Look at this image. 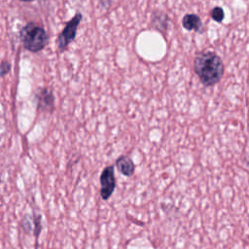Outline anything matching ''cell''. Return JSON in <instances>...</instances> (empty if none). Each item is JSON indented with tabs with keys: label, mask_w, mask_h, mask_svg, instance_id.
Listing matches in <instances>:
<instances>
[{
	"label": "cell",
	"mask_w": 249,
	"mask_h": 249,
	"mask_svg": "<svg viewBox=\"0 0 249 249\" xmlns=\"http://www.w3.org/2000/svg\"><path fill=\"white\" fill-rule=\"evenodd\" d=\"M194 69L200 82L209 87L217 84L224 74V63L214 53H201L195 58Z\"/></svg>",
	"instance_id": "obj_1"
},
{
	"label": "cell",
	"mask_w": 249,
	"mask_h": 249,
	"mask_svg": "<svg viewBox=\"0 0 249 249\" xmlns=\"http://www.w3.org/2000/svg\"><path fill=\"white\" fill-rule=\"evenodd\" d=\"M20 39L24 48L33 53L41 51L48 43V36L45 29L34 22H29L22 27L20 30Z\"/></svg>",
	"instance_id": "obj_2"
},
{
	"label": "cell",
	"mask_w": 249,
	"mask_h": 249,
	"mask_svg": "<svg viewBox=\"0 0 249 249\" xmlns=\"http://www.w3.org/2000/svg\"><path fill=\"white\" fill-rule=\"evenodd\" d=\"M100 183V196L102 199L107 200L113 195L116 188V179H115V170L113 165L106 166L99 177Z\"/></svg>",
	"instance_id": "obj_3"
},
{
	"label": "cell",
	"mask_w": 249,
	"mask_h": 249,
	"mask_svg": "<svg viewBox=\"0 0 249 249\" xmlns=\"http://www.w3.org/2000/svg\"><path fill=\"white\" fill-rule=\"evenodd\" d=\"M82 18V15L78 13L64 27L62 32L59 34L57 43H58V49L59 51H63L66 49V47L73 41V39L76 36L77 27L80 23Z\"/></svg>",
	"instance_id": "obj_4"
},
{
	"label": "cell",
	"mask_w": 249,
	"mask_h": 249,
	"mask_svg": "<svg viewBox=\"0 0 249 249\" xmlns=\"http://www.w3.org/2000/svg\"><path fill=\"white\" fill-rule=\"evenodd\" d=\"M118 170L124 176L130 177L135 170V165L133 161L126 156H121L116 160L115 162Z\"/></svg>",
	"instance_id": "obj_5"
},
{
	"label": "cell",
	"mask_w": 249,
	"mask_h": 249,
	"mask_svg": "<svg viewBox=\"0 0 249 249\" xmlns=\"http://www.w3.org/2000/svg\"><path fill=\"white\" fill-rule=\"evenodd\" d=\"M182 24L187 30L199 31L200 28L202 27V23H201L199 17L195 14L185 15L183 18V20H182Z\"/></svg>",
	"instance_id": "obj_6"
},
{
	"label": "cell",
	"mask_w": 249,
	"mask_h": 249,
	"mask_svg": "<svg viewBox=\"0 0 249 249\" xmlns=\"http://www.w3.org/2000/svg\"><path fill=\"white\" fill-rule=\"evenodd\" d=\"M38 105L40 108L48 109L53 106V96L51 91L44 89L38 94Z\"/></svg>",
	"instance_id": "obj_7"
},
{
	"label": "cell",
	"mask_w": 249,
	"mask_h": 249,
	"mask_svg": "<svg viewBox=\"0 0 249 249\" xmlns=\"http://www.w3.org/2000/svg\"><path fill=\"white\" fill-rule=\"evenodd\" d=\"M225 15H224V11L222 8L220 7H215L214 9H212L211 11V18L218 22H221L224 18Z\"/></svg>",
	"instance_id": "obj_8"
},
{
	"label": "cell",
	"mask_w": 249,
	"mask_h": 249,
	"mask_svg": "<svg viewBox=\"0 0 249 249\" xmlns=\"http://www.w3.org/2000/svg\"><path fill=\"white\" fill-rule=\"evenodd\" d=\"M10 64L7 61H3L0 65V75H4L10 71Z\"/></svg>",
	"instance_id": "obj_9"
},
{
	"label": "cell",
	"mask_w": 249,
	"mask_h": 249,
	"mask_svg": "<svg viewBox=\"0 0 249 249\" xmlns=\"http://www.w3.org/2000/svg\"><path fill=\"white\" fill-rule=\"evenodd\" d=\"M21 1H25V2H29V1H32V0H21Z\"/></svg>",
	"instance_id": "obj_10"
}]
</instances>
